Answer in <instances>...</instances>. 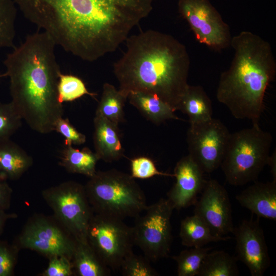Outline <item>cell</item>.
Segmentation results:
<instances>
[{
  "label": "cell",
  "instance_id": "cell-17",
  "mask_svg": "<svg viewBox=\"0 0 276 276\" xmlns=\"http://www.w3.org/2000/svg\"><path fill=\"white\" fill-rule=\"evenodd\" d=\"M94 144L95 153L99 159L111 163L121 159L124 151L118 126L98 114L94 118Z\"/></svg>",
  "mask_w": 276,
  "mask_h": 276
},
{
  "label": "cell",
  "instance_id": "cell-4",
  "mask_svg": "<svg viewBox=\"0 0 276 276\" xmlns=\"http://www.w3.org/2000/svg\"><path fill=\"white\" fill-rule=\"evenodd\" d=\"M234 51L229 68L220 77L216 98L236 119L259 124L268 86L276 73L270 43L248 31L232 37Z\"/></svg>",
  "mask_w": 276,
  "mask_h": 276
},
{
  "label": "cell",
  "instance_id": "cell-10",
  "mask_svg": "<svg viewBox=\"0 0 276 276\" xmlns=\"http://www.w3.org/2000/svg\"><path fill=\"white\" fill-rule=\"evenodd\" d=\"M173 208L167 199L161 198L147 206L145 213L135 218L132 227L134 244L149 260L168 257L172 236L171 218Z\"/></svg>",
  "mask_w": 276,
  "mask_h": 276
},
{
  "label": "cell",
  "instance_id": "cell-32",
  "mask_svg": "<svg viewBox=\"0 0 276 276\" xmlns=\"http://www.w3.org/2000/svg\"><path fill=\"white\" fill-rule=\"evenodd\" d=\"M131 176L134 178L147 179L155 175L174 176V174L159 171L150 158L141 156L131 160Z\"/></svg>",
  "mask_w": 276,
  "mask_h": 276
},
{
  "label": "cell",
  "instance_id": "cell-6",
  "mask_svg": "<svg viewBox=\"0 0 276 276\" xmlns=\"http://www.w3.org/2000/svg\"><path fill=\"white\" fill-rule=\"evenodd\" d=\"M272 142L270 133L259 124L231 133L220 165L228 183L239 186L255 181L267 164Z\"/></svg>",
  "mask_w": 276,
  "mask_h": 276
},
{
  "label": "cell",
  "instance_id": "cell-24",
  "mask_svg": "<svg viewBox=\"0 0 276 276\" xmlns=\"http://www.w3.org/2000/svg\"><path fill=\"white\" fill-rule=\"evenodd\" d=\"M127 99L114 86L105 83L96 111L114 124H119L124 121V106Z\"/></svg>",
  "mask_w": 276,
  "mask_h": 276
},
{
  "label": "cell",
  "instance_id": "cell-7",
  "mask_svg": "<svg viewBox=\"0 0 276 276\" xmlns=\"http://www.w3.org/2000/svg\"><path fill=\"white\" fill-rule=\"evenodd\" d=\"M13 243L20 250H33L48 259L62 256L72 261L77 240L54 215L35 213L28 219Z\"/></svg>",
  "mask_w": 276,
  "mask_h": 276
},
{
  "label": "cell",
  "instance_id": "cell-27",
  "mask_svg": "<svg viewBox=\"0 0 276 276\" xmlns=\"http://www.w3.org/2000/svg\"><path fill=\"white\" fill-rule=\"evenodd\" d=\"M211 249L203 247H191L182 250L177 256L172 257L177 264V275L197 276L203 259Z\"/></svg>",
  "mask_w": 276,
  "mask_h": 276
},
{
  "label": "cell",
  "instance_id": "cell-13",
  "mask_svg": "<svg viewBox=\"0 0 276 276\" xmlns=\"http://www.w3.org/2000/svg\"><path fill=\"white\" fill-rule=\"evenodd\" d=\"M194 215L202 219L218 237L233 233L232 210L226 190L217 180H206L199 200L194 204Z\"/></svg>",
  "mask_w": 276,
  "mask_h": 276
},
{
  "label": "cell",
  "instance_id": "cell-23",
  "mask_svg": "<svg viewBox=\"0 0 276 276\" xmlns=\"http://www.w3.org/2000/svg\"><path fill=\"white\" fill-rule=\"evenodd\" d=\"M99 160L96 153L88 148L80 150L68 145L61 152L59 164L68 172L82 174L90 178L97 172L96 167Z\"/></svg>",
  "mask_w": 276,
  "mask_h": 276
},
{
  "label": "cell",
  "instance_id": "cell-5",
  "mask_svg": "<svg viewBox=\"0 0 276 276\" xmlns=\"http://www.w3.org/2000/svg\"><path fill=\"white\" fill-rule=\"evenodd\" d=\"M84 188L95 213L123 220L136 218L147 206L145 194L134 178L115 169L97 171Z\"/></svg>",
  "mask_w": 276,
  "mask_h": 276
},
{
  "label": "cell",
  "instance_id": "cell-22",
  "mask_svg": "<svg viewBox=\"0 0 276 276\" xmlns=\"http://www.w3.org/2000/svg\"><path fill=\"white\" fill-rule=\"evenodd\" d=\"M74 274L78 276H107L109 268L100 259L88 242L77 241L72 259Z\"/></svg>",
  "mask_w": 276,
  "mask_h": 276
},
{
  "label": "cell",
  "instance_id": "cell-12",
  "mask_svg": "<svg viewBox=\"0 0 276 276\" xmlns=\"http://www.w3.org/2000/svg\"><path fill=\"white\" fill-rule=\"evenodd\" d=\"M178 9L200 43L215 51L231 47L229 27L209 0H179Z\"/></svg>",
  "mask_w": 276,
  "mask_h": 276
},
{
  "label": "cell",
  "instance_id": "cell-25",
  "mask_svg": "<svg viewBox=\"0 0 276 276\" xmlns=\"http://www.w3.org/2000/svg\"><path fill=\"white\" fill-rule=\"evenodd\" d=\"M236 257L223 250L208 253L197 276H236L239 270Z\"/></svg>",
  "mask_w": 276,
  "mask_h": 276
},
{
  "label": "cell",
  "instance_id": "cell-1",
  "mask_svg": "<svg viewBox=\"0 0 276 276\" xmlns=\"http://www.w3.org/2000/svg\"><path fill=\"white\" fill-rule=\"evenodd\" d=\"M56 45L86 61L114 52L152 9L153 0H13Z\"/></svg>",
  "mask_w": 276,
  "mask_h": 276
},
{
  "label": "cell",
  "instance_id": "cell-18",
  "mask_svg": "<svg viewBox=\"0 0 276 276\" xmlns=\"http://www.w3.org/2000/svg\"><path fill=\"white\" fill-rule=\"evenodd\" d=\"M33 159L10 139L0 141V179H18L32 165Z\"/></svg>",
  "mask_w": 276,
  "mask_h": 276
},
{
  "label": "cell",
  "instance_id": "cell-21",
  "mask_svg": "<svg viewBox=\"0 0 276 276\" xmlns=\"http://www.w3.org/2000/svg\"><path fill=\"white\" fill-rule=\"evenodd\" d=\"M179 236L182 244L189 247H201L210 242L231 239L229 236H214L205 222L194 214L181 221Z\"/></svg>",
  "mask_w": 276,
  "mask_h": 276
},
{
  "label": "cell",
  "instance_id": "cell-29",
  "mask_svg": "<svg viewBox=\"0 0 276 276\" xmlns=\"http://www.w3.org/2000/svg\"><path fill=\"white\" fill-rule=\"evenodd\" d=\"M21 120L11 102H0V141L10 139L21 126Z\"/></svg>",
  "mask_w": 276,
  "mask_h": 276
},
{
  "label": "cell",
  "instance_id": "cell-9",
  "mask_svg": "<svg viewBox=\"0 0 276 276\" xmlns=\"http://www.w3.org/2000/svg\"><path fill=\"white\" fill-rule=\"evenodd\" d=\"M86 239L100 259L113 270L120 269L124 258L132 252V227L119 218L93 212Z\"/></svg>",
  "mask_w": 276,
  "mask_h": 276
},
{
  "label": "cell",
  "instance_id": "cell-11",
  "mask_svg": "<svg viewBox=\"0 0 276 276\" xmlns=\"http://www.w3.org/2000/svg\"><path fill=\"white\" fill-rule=\"evenodd\" d=\"M231 133L219 120L191 124L187 141L189 155L204 173H211L221 164Z\"/></svg>",
  "mask_w": 276,
  "mask_h": 276
},
{
  "label": "cell",
  "instance_id": "cell-36",
  "mask_svg": "<svg viewBox=\"0 0 276 276\" xmlns=\"http://www.w3.org/2000/svg\"><path fill=\"white\" fill-rule=\"evenodd\" d=\"M17 217L15 213H7L5 211L0 210V236L3 234L7 221Z\"/></svg>",
  "mask_w": 276,
  "mask_h": 276
},
{
  "label": "cell",
  "instance_id": "cell-28",
  "mask_svg": "<svg viewBox=\"0 0 276 276\" xmlns=\"http://www.w3.org/2000/svg\"><path fill=\"white\" fill-rule=\"evenodd\" d=\"M57 91L58 100L61 104L64 102L73 101L85 95L93 98L97 95L87 89L84 83L80 78L61 73L59 77Z\"/></svg>",
  "mask_w": 276,
  "mask_h": 276
},
{
  "label": "cell",
  "instance_id": "cell-14",
  "mask_svg": "<svg viewBox=\"0 0 276 276\" xmlns=\"http://www.w3.org/2000/svg\"><path fill=\"white\" fill-rule=\"evenodd\" d=\"M236 239V259L248 268L252 276H262L270 264L263 229L258 220L243 221L232 233Z\"/></svg>",
  "mask_w": 276,
  "mask_h": 276
},
{
  "label": "cell",
  "instance_id": "cell-15",
  "mask_svg": "<svg viewBox=\"0 0 276 276\" xmlns=\"http://www.w3.org/2000/svg\"><path fill=\"white\" fill-rule=\"evenodd\" d=\"M204 174L189 154L179 159L174 170L176 181L167 194L173 209L180 210L195 204L206 181Z\"/></svg>",
  "mask_w": 276,
  "mask_h": 276
},
{
  "label": "cell",
  "instance_id": "cell-34",
  "mask_svg": "<svg viewBox=\"0 0 276 276\" xmlns=\"http://www.w3.org/2000/svg\"><path fill=\"white\" fill-rule=\"evenodd\" d=\"M47 268L39 276H72L74 275L72 261L62 256H53L49 258Z\"/></svg>",
  "mask_w": 276,
  "mask_h": 276
},
{
  "label": "cell",
  "instance_id": "cell-38",
  "mask_svg": "<svg viewBox=\"0 0 276 276\" xmlns=\"http://www.w3.org/2000/svg\"><path fill=\"white\" fill-rule=\"evenodd\" d=\"M5 77V74H0V78H3V77Z\"/></svg>",
  "mask_w": 276,
  "mask_h": 276
},
{
  "label": "cell",
  "instance_id": "cell-33",
  "mask_svg": "<svg viewBox=\"0 0 276 276\" xmlns=\"http://www.w3.org/2000/svg\"><path fill=\"white\" fill-rule=\"evenodd\" d=\"M54 131L62 134L65 138V146L84 144L86 141V136L79 132L71 124L68 118H59L54 124Z\"/></svg>",
  "mask_w": 276,
  "mask_h": 276
},
{
  "label": "cell",
  "instance_id": "cell-31",
  "mask_svg": "<svg viewBox=\"0 0 276 276\" xmlns=\"http://www.w3.org/2000/svg\"><path fill=\"white\" fill-rule=\"evenodd\" d=\"M20 249L13 243L0 239V276H12Z\"/></svg>",
  "mask_w": 276,
  "mask_h": 276
},
{
  "label": "cell",
  "instance_id": "cell-26",
  "mask_svg": "<svg viewBox=\"0 0 276 276\" xmlns=\"http://www.w3.org/2000/svg\"><path fill=\"white\" fill-rule=\"evenodd\" d=\"M16 14L13 0H0V48L14 47Z\"/></svg>",
  "mask_w": 276,
  "mask_h": 276
},
{
  "label": "cell",
  "instance_id": "cell-19",
  "mask_svg": "<svg viewBox=\"0 0 276 276\" xmlns=\"http://www.w3.org/2000/svg\"><path fill=\"white\" fill-rule=\"evenodd\" d=\"M129 103L147 120L158 125L169 120H180L172 107L156 95L142 92H131L127 97Z\"/></svg>",
  "mask_w": 276,
  "mask_h": 276
},
{
  "label": "cell",
  "instance_id": "cell-3",
  "mask_svg": "<svg viewBox=\"0 0 276 276\" xmlns=\"http://www.w3.org/2000/svg\"><path fill=\"white\" fill-rule=\"evenodd\" d=\"M56 45L47 33L37 32L28 35L4 62L5 77L10 79L11 102L28 126L42 134L54 131L56 121L63 114L58 100L61 72Z\"/></svg>",
  "mask_w": 276,
  "mask_h": 276
},
{
  "label": "cell",
  "instance_id": "cell-30",
  "mask_svg": "<svg viewBox=\"0 0 276 276\" xmlns=\"http://www.w3.org/2000/svg\"><path fill=\"white\" fill-rule=\"evenodd\" d=\"M149 259L133 251L123 260L120 269L125 276H157L158 273L151 266Z\"/></svg>",
  "mask_w": 276,
  "mask_h": 276
},
{
  "label": "cell",
  "instance_id": "cell-37",
  "mask_svg": "<svg viewBox=\"0 0 276 276\" xmlns=\"http://www.w3.org/2000/svg\"><path fill=\"white\" fill-rule=\"evenodd\" d=\"M267 165L270 168V172L273 176V181L276 182V154L275 151L269 155Z\"/></svg>",
  "mask_w": 276,
  "mask_h": 276
},
{
  "label": "cell",
  "instance_id": "cell-20",
  "mask_svg": "<svg viewBox=\"0 0 276 276\" xmlns=\"http://www.w3.org/2000/svg\"><path fill=\"white\" fill-rule=\"evenodd\" d=\"M178 110L187 115L190 124L204 122L213 118L212 101L200 85H188L180 100Z\"/></svg>",
  "mask_w": 276,
  "mask_h": 276
},
{
  "label": "cell",
  "instance_id": "cell-2",
  "mask_svg": "<svg viewBox=\"0 0 276 276\" xmlns=\"http://www.w3.org/2000/svg\"><path fill=\"white\" fill-rule=\"evenodd\" d=\"M127 49L113 65L119 90L156 95L175 111L189 85L190 59L185 45L171 35L148 30L128 36Z\"/></svg>",
  "mask_w": 276,
  "mask_h": 276
},
{
  "label": "cell",
  "instance_id": "cell-35",
  "mask_svg": "<svg viewBox=\"0 0 276 276\" xmlns=\"http://www.w3.org/2000/svg\"><path fill=\"white\" fill-rule=\"evenodd\" d=\"M12 192L9 185L0 179V210L6 211L10 208Z\"/></svg>",
  "mask_w": 276,
  "mask_h": 276
},
{
  "label": "cell",
  "instance_id": "cell-16",
  "mask_svg": "<svg viewBox=\"0 0 276 276\" xmlns=\"http://www.w3.org/2000/svg\"><path fill=\"white\" fill-rule=\"evenodd\" d=\"M240 204L258 217L276 220V182H255L236 196Z\"/></svg>",
  "mask_w": 276,
  "mask_h": 276
},
{
  "label": "cell",
  "instance_id": "cell-8",
  "mask_svg": "<svg viewBox=\"0 0 276 276\" xmlns=\"http://www.w3.org/2000/svg\"><path fill=\"white\" fill-rule=\"evenodd\" d=\"M42 196L54 216L77 241L86 242V231L93 211L84 186L67 181L43 190Z\"/></svg>",
  "mask_w": 276,
  "mask_h": 276
}]
</instances>
